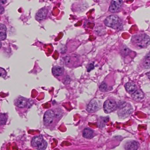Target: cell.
Returning a JSON list of instances; mask_svg holds the SVG:
<instances>
[{"instance_id": "6da1fadb", "label": "cell", "mask_w": 150, "mask_h": 150, "mask_svg": "<svg viewBox=\"0 0 150 150\" xmlns=\"http://www.w3.org/2000/svg\"><path fill=\"white\" fill-rule=\"evenodd\" d=\"M131 42L137 48H146L150 45V37L144 33L135 34L132 37Z\"/></svg>"}, {"instance_id": "7a4b0ae2", "label": "cell", "mask_w": 150, "mask_h": 150, "mask_svg": "<svg viewBox=\"0 0 150 150\" xmlns=\"http://www.w3.org/2000/svg\"><path fill=\"white\" fill-rule=\"evenodd\" d=\"M104 24L107 27L114 29L118 28L120 25V19L117 15H109L104 20Z\"/></svg>"}, {"instance_id": "3957f363", "label": "cell", "mask_w": 150, "mask_h": 150, "mask_svg": "<svg viewBox=\"0 0 150 150\" xmlns=\"http://www.w3.org/2000/svg\"><path fill=\"white\" fill-rule=\"evenodd\" d=\"M104 110L106 113H110L117 109V104L115 100H108L104 104Z\"/></svg>"}, {"instance_id": "277c9868", "label": "cell", "mask_w": 150, "mask_h": 150, "mask_svg": "<svg viewBox=\"0 0 150 150\" xmlns=\"http://www.w3.org/2000/svg\"><path fill=\"white\" fill-rule=\"evenodd\" d=\"M118 112L120 118H127L133 112L132 107L130 104H127L126 106L120 109Z\"/></svg>"}, {"instance_id": "5b68a950", "label": "cell", "mask_w": 150, "mask_h": 150, "mask_svg": "<svg viewBox=\"0 0 150 150\" xmlns=\"http://www.w3.org/2000/svg\"><path fill=\"white\" fill-rule=\"evenodd\" d=\"M101 107V104L96 100H91L88 104L86 108L87 112L89 113H93L98 110Z\"/></svg>"}, {"instance_id": "8992f818", "label": "cell", "mask_w": 150, "mask_h": 150, "mask_svg": "<svg viewBox=\"0 0 150 150\" xmlns=\"http://www.w3.org/2000/svg\"><path fill=\"white\" fill-rule=\"evenodd\" d=\"M123 2L120 0H114L111 2L109 10L112 13L117 12L121 9Z\"/></svg>"}, {"instance_id": "52a82bcc", "label": "cell", "mask_w": 150, "mask_h": 150, "mask_svg": "<svg viewBox=\"0 0 150 150\" xmlns=\"http://www.w3.org/2000/svg\"><path fill=\"white\" fill-rule=\"evenodd\" d=\"M54 117V112L52 110H48L45 112L44 116V122L48 124H50L53 122Z\"/></svg>"}, {"instance_id": "ba28073f", "label": "cell", "mask_w": 150, "mask_h": 150, "mask_svg": "<svg viewBox=\"0 0 150 150\" xmlns=\"http://www.w3.org/2000/svg\"><path fill=\"white\" fill-rule=\"evenodd\" d=\"M48 11L45 8H42L38 11L36 14V19L39 21H42L46 19Z\"/></svg>"}, {"instance_id": "9c48e42d", "label": "cell", "mask_w": 150, "mask_h": 150, "mask_svg": "<svg viewBox=\"0 0 150 150\" xmlns=\"http://www.w3.org/2000/svg\"><path fill=\"white\" fill-rule=\"evenodd\" d=\"M139 147V143L136 141L128 142L125 145L126 150H137Z\"/></svg>"}, {"instance_id": "30bf717a", "label": "cell", "mask_w": 150, "mask_h": 150, "mask_svg": "<svg viewBox=\"0 0 150 150\" xmlns=\"http://www.w3.org/2000/svg\"><path fill=\"white\" fill-rule=\"evenodd\" d=\"M132 97L135 101H140L144 99L145 95L142 91L137 89L132 94Z\"/></svg>"}, {"instance_id": "8fae6325", "label": "cell", "mask_w": 150, "mask_h": 150, "mask_svg": "<svg viewBox=\"0 0 150 150\" xmlns=\"http://www.w3.org/2000/svg\"><path fill=\"white\" fill-rule=\"evenodd\" d=\"M44 140L43 137L42 136H37L34 137L31 141L32 145L34 147H38L42 142Z\"/></svg>"}, {"instance_id": "7c38bea8", "label": "cell", "mask_w": 150, "mask_h": 150, "mask_svg": "<svg viewBox=\"0 0 150 150\" xmlns=\"http://www.w3.org/2000/svg\"><path fill=\"white\" fill-rule=\"evenodd\" d=\"M125 86L127 92L132 94L137 90L136 85L133 82H128L126 83Z\"/></svg>"}, {"instance_id": "4fadbf2b", "label": "cell", "mask_w": 150, "mask_h": 150, "mask_svg": "<svg viewBox=\"0 0 150 150\" xmlns=\"http://www.w3.org/2000/svg\"><path fill=\"white\" fill-rule=\"evenodd\" d=\"M53 74L56 76H60L64 73V70L63 67L60 66H55L53 67L52 70Z\"/></svg>"}, {"instance_id": "5bb4252c", "label": "cell", "mask_w": 150, "mask_h": 150, "mask_svg": "<svg viewBox=\"0 0 150 150\" xmlns=\"http://www.w3.org/2000/svg\"><path fill=\"white\" fill-rule=\"evenodd\" d=\"M27 100L23 97H19L16 101V105L19 108H25L27 105Z\"/></svg>"}, {"instance_id": "9a60e30c", "label": "cell", "mask_w": 150, "mask_h": 150, "mask_svg": "<svg viewBox=\"0 0 150 150\" xmlns=\"http://www.w3.org/2000/svg\"><path fill=\"white\" fill-rule=\"evenodd\" d=\"M7 29L5 26L0 24V41L5 40L7 37Z\"/></svg>"}, {"instance_id": "2e32d148", "label": "cell", "mask_w": 150, "mask_h": 150, "mask_svg": "<svg viewBox=\"0 0 150 150\" xmlns=\"http://www.w3.org/2000/svg\"><path fill=\"white\" fill-rule=\"evenodd\" d=\"M93 131L90 128H85L83 131V137L86 139H91L93 137Z\"/></svg>"}, {"instance_id": "e0dca14e", "label": "cell", "mask_w": 150, "mask_h": 150, "mask_svg": "<svg viewBox=\"0 0 150 150\" xmlns=\"http://www.w3.org/2000/svg\"><path fill=\"white\" fill-rule=\"evenodd\" d=\"M144 66L146 69L150 68V51L145 57L144 61Z\"/></svg>"}, {"instance_id": "ac0fdd59", "label": "cell", "mask_w": 150, "mask_h": 150, "mask_svg": "<svg viewBox=\"0 0 150 150\" xmlns=\"http://www.w3.org/2000/svg\"><path fill=\"white\" fill-rule=\"evenodd\" d=\"M7 118L6 116L3 114H0V125H4L5 124Z\"/></svg>"}, {"instance_id": "d6986e66", "label": "cell", "mask_w": 150, "mask_h": 150, "mask_svg": "<svg viewBox=\"0 0 150 150\" xmlns=\"http://www.w3.org/2000/svg\"><path fill=\"white\" fill-rule=\"evenodd\" d=\"M129 52H130V50L126 46L123 47L122 48H121V50H120L121 54H122V55H123L124 56H127V55H128L129 54Z\"/></svg>"}, {"instance_id": "ffe728a7", "label": "cell", "mask_w": 150, "mask_h": 150, "mask_svg": "<svg viewBox=\"0 0 150 150\" xmlns=\"http://www.w3.org/2000/svg\"><path fill=\"white\" fill-rule=\"evenodd\" d=\"M48 143L45 141H44L38 147V150H45L47 148Z\"/></svg>"}, {"instance_id": "44dd1931", "label": "cell", "mask_w": 150, "mask_h": 150, "mask_svg": "<svg viewBox=\"0 0 150 150\" xmlns=\"http://www.w3.org/2000/svg\"><path fill=\"white\" fill-rule=\"evenodd\" d=\"M107 88L108 87H107V84L105 82H103L100 86L99 89L101 92H104L107 90Z\"/></svg>"}, {"instance_id": "7402d4cb", "label": "cell", "mask_w": 150, "mask_h": 150, "mask_svg": "<svg viewBox=\"0 0 150 150\" xmlns=\"http://www.w3.org/2000/svg\"><path fill=\"white\" fill-rule=\"evenodd\" d=\"M7 75L5 70L3 68L0 67V77H5Z\"/></svg>"}, {"instance_id": "603a6c76", "label": "cell", "mask_w": 150, "mask_h": 150, "mask_svg": "<svg viewBox=\"0 0 150 150\" xmlns=\"http://www.w3.org/2000/svg\"><path fill=\"white\" fill-rule=\"evenodd\" d=\"M5 12V9L2 6L0 5V15L2 14Z\"/></svg>"}, {"instance_id": "cb8c5ba5", "label": "cell", "mask_w": 150, "mask_h": 150, "mask_svg": "<svg viewBox=\"0 0 150 150\" xmlns=\"http://www.w3.org/2000/svg\"><path fill=\"white\" fill-rule=\"evenodd\" d=\"M6 2L7 1L5 0H0V4H1V5L5 4Z\"/></svg>"}, {"instance_id": "d4e9b609", "label": "cell", "mask_w": 150, "mask_h": 150, "mask_svg": "<svg viewBox=\"0 0 150 150\" xmlns=\"http://www.w3.org/2000/svg\"><path fill=\"white\" fill-rule=\"evenodd\" d=\"M147 77H148V79H149L150 80V71L148 72V73L147 74Z\"/></svg>"}, {"instance_id": "484cf974", "label": "cell", "mask_w": 150, "mask_h": 150, "mask_svg": "<svg viewBox=\"0 0 150 150\" xmlns=\"http://www.w3.org/2000/svg\"><path fill=\"white\" fill-rule=\"evenodd\" d=\"M1 45H2V44H1V42H0V48H1Z\"/></svg>"}]
</instances>
